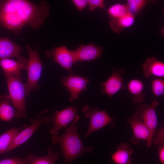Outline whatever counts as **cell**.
Here are the masks:
<instances>
[{"mask_svg": "<svg viewBox=\"0 0 164 164\" xmlns=\"http://www.w3.org/2000/svg\"><path fill=\"white\" fill-rule=\"evenodd\" d=\"M50 10L46 1L35 4L28 0H1L0 24L18 34L26 24L35 29L41 27Z\"/></svg>", "mask_w": 164, "mask_h": 164, "instance_id": "cell-1", "label": "cell"}, {"mask_svg": "<svg viewBox=\"0 0 164 164\" xmlns=\"http://www.w3.org/2000/svg\"><path fill=\"white\" fill-rule=\"evenodd\" d=\"M77 130V126L73 122L61 136L52 135V141L54 144H59L65 164L72 162L83 153H90L93 150L92 146L87 147L84 146L78 134Z\"/></svg>", "mask_w": 164, "mask_h": 164, "instance_id": "cell-2", "label": "cell"}, {"mask_svg": "<svg viewBox=\"0 0 164 164\" xmlns=\"http://www.w3.org/2000/svg\"><path fill=\"white\" fill-rule=\"evenodd\" d=\"M8 95L15 111V118H25L26 112V91L22 82L21 74L6 77Z\"/></svg>", "mask_w": 164, "mask_h": 164, "instance_id": "cell-3", "label": "cell"}, {"mask_svg": "<svg viewBox=\"0 0 164 164\" xmlns=\"http://www.w3.org/2000/svg\"><path fill=\"white\" fill-rule=\"evenodd\" d=\"M29 54L27 66V80L24 84L26 96L33 90L37 91L38 83L42 74L43 65L40 58L37 50L32 49L26 45Z\"/></svg>", "mask_w": 164, "mask_h": 164, "instance_id": "cell-4", "label": "cell"}, {"mask_svg": "<svg viewBox=\"0 0 164 164\" xmlns=\"http://www.w3.org/2000/svg\"><path fill=\"white\" fill-rule=\"evenodd\" d=\"M48 112L46 109L43 110L34 118L29 120L31 124L21 130L15 137L9 147L7 152L12 150L26 142L35 132L43 124H48L51 121V115L44 116Z\"/></svg>", "mask_w": 164, "mask_h": 164, "instance_id": "cell-5", "label": "cell"}, {"mask_svg": "<svg viewBox=\"0 0 164 164\" xmlns=\"http://www.w3.org/2000/svg\"><path fill=\"white\" fill-rule=\"evenodd\" d=\"M82 111L86 118L90 122L85 136L87 137L93 132L110 124L117 119L111 118L105 110L100 111L96 107L91 108L87 105L83 106Z\"/></svg>", "mask_w": 164, "mask_h": 164, "instance_id": "cell-6", "label": "cell"}, {"mask_svg": "<svg viewBox=\"0 0 164 164\" xmlns=\"http://www.w3.org/2000/svg\"><path fill=\"white\" fill-rule=\"evenodd\" d=\"M78 108L75 106L69 107L63 110L56 111L51 115L52 128L50 131L52 135L58 134L59 130L62 127H67L71 121L78 122L80 117L77 114Z\"/></svg>", "mask_w": 164, "mask_h": 164, "instance_id": "cell-7", "label": "cell"}, {"mask_svg": "<svg viewBox=\"0 0 164 164\" xmlns=\"http://www.w3.org/2000/svg\"><path fill=\"white\" fill-rule=\"evenodd\" d=\"M127 122L132 128L133 135L131 139V142L135 145L138 144L141 140L147 142L146 146H150L153 137L150 131L145 124L140 119L135 112L131 117L126 119Z\"/></svg>", "mask_w": 164, "mask_h": 164, "instance_id": "cell-8", "label": "cell"}, {"mask_svg": "<svg viewBox=\"0 0 164 164\" xmlns=\"http://www.w3.org/2000/svg\"><path fill=\"white\" fill-rule=\"evenodd\" d=\"M60 82L70 93V102H73L80 98V94L87 89L89 79L73 73L63 76Z\"/></svg>", "mask_w": 164, "mask_h": 164, "instance_id": "cell-9", "label": "cell"}, {"mask_svg": "<svg viewBox=\"0 0 164 164\" xmlns=\"http://www.w3.org/2000/svg\"><path fill=\"white\" fill-rule=\"evenodd\" d=\"M156 98L154 99L150 105L147 103L142 104L135 108L140 119L149 128L154 136L158 123L156 109L159 102Z\"/></svg>", "mask_w": 164, "mask_h": 164, "instance_id": "cell-10", "label": "cell"}, {"mask_svg": "<svg viewBox=\"0 0 164 164\" xmlns=\"http://www.w3.org/2000/svg\"><path fill=\"white\" fill-rule=\"evenodd\" d=\"M45 54L47 57L52 58L56 63L70 74L73 73L72 66L77 63L73 50H70L65 46H60L47 50Z\"/></svg>", "mask_w": 164, "mask_h": 164, "instance_id": "cell-11", "label": "cell"}, {"mask_svg": "<svg viewBox=\"0 0 164 164\" xmlns=\"http://www.w3.org/2000/svg\"><path fill=\"white\" fill-rule=\"evenodd\" d=\"M112 73L108 80L100 85L101 92L109 97H111L120 90H124L125 86L122 75L125 72L122 68H113Z\"/></svg>", "mask_w": 164, "mask_h": 164, "instance_id": "cell-12", "label": "cell"}, {"mask_svg": "<svg viewBox=\"0 0 164 164\" xmlns=\"http://www.w3.org/2000/svg\"><path fill=\"white\" fill-rule=\"evenodd\" d=\"M103 48L98 46L94 43L79 45L73 50L76 63L78 61L95 60L100 58L102 55Z\"/></svg>", "mask_w": 164, "mask_h": 164, "instance_id": "cell-13", "label": "cell"}, {"mask_svg": "<svg viewBox=\"0 0 164 164\" xmlns=\"http://www.w3.org/2000/svg\"><path fill=\"white\" fill-rule=\"evenodd\" d=\"M17 60L10 58L0 60V66L6 77L21 74L22 70H26L28 60L20 56Z\"/></svg>", "mask_w": 164, "mask_h": 164, "instance_id": "cell-14", "label": "cell"}, {"mask_svg": "<svg viewBox=\"0 0 164 164\" xmlns=\"http://www.w3.org/2000/svg\"><path fill=\"white\" fill-rule=\"evenodd\" d=\"M143 75L146 78L152 76L164 77V63L154 57L148 58L142 65Z\"/></svg>", "mask_w": 164, "mask_h": 164, "instance_id": "cell-15", "label": "cell"}, {"mask_svg": "<svg viewBox=\"0 0 164 164\" xmlns=\"http://www.w3.org/2000/svg\"><path fill=\"white\" fill-rule=\"evenodd\" d=\"M133 152L129 144L121 143L117 146L116 151L111 155V160L115 164H131L132 155Z\"/></svg>", "mask_w": 164, "mask_h": 164, "instance_id": "cell-16", "label": "cell"}, {"mask_svg": "<svg viewBox=\"0 0 164 164\" xmlns=\"http://www.w3.org/2000/svg\"><path fill=\"white\" fill-rule=\"evenodd\" d=\"M22 48L8 38H0V60L20 56Z\"/></svg>", "mask_w": 164, "mask_h": 164, "instance_id": "cell-17", "label": "cell"}, {"mask_svg": "<svg viewBox=\"0 0 164 164\" xmlns=\"http://www.w3.org/2000/svg\"><path fill=\"white\" fill-rule=\"evenodd\" d=\"M8 94L0 95V119L10 121L15 117V111Z\"/></svg>", "mask_w": 164, "mask_h": 164, "instance_id": "cell-18", "label": "cell"}, {"mask_svg": "<svg viewBox=\"0 0 164 164\" xmlns=\"http://www.w3.org/2000/svg\"><path fill=\"white\" fill-rule=\"evenodd\" d=\"M135 15L128 12L120 18L111 19L109 25L114 33H119L125 28L132 26L135 22Z\"/></svg>", "mask_w": 164, "mask_h": 164, "instance_id": "cell-19", "label": "cell"}, {"mask_svg": "<svg viewBox=\"0 0 164 164\" xmlns=\"http://www.w3.org/2000/svg\"><path fill=\"white\" fill-rule=\"evenodd\" d=\"M127 89L132 95V100L135 104L142 102L145 99V94L144 92V84L138 79L130 80L127 84Z\"/></svg>", "mask_w": 164, "mask_h": 164, "instance_id": "cell-20", "label": "cell"}, {"mask_svg": "<svg viewBox=\"0 0 164 164\" xmlns=\"http://www.w3.org/2000/svg\"><path fill=\"white\" fill-rule=\"evenodd\" d=\"M46 155L42 156L28 153L27 157L29 164H55V162L60 157V152H54L50 148L48 149Z\"/></svg>", "mask_w": 164, "mask_h": 164, "instance_id": "cell-21", "label": "cell"}, {"mask_svg": "<svg viewBox=\"0 0 164 164\" xmlns=\"http://www.w3.org/2000/svg\"><path fill=\"white\" fill-rule=\"evenodd\" d=\"M13 127L0 135V153L3 154L7 150L15 136L22 128Z\"/></svg>", "mask_w": 164, "mask_h": 164, "instance_id": "cell-22", "label": "cell"}, {"mask_svg": "<svg viewBox=\"0 0 164 164\" xmlns=\"http://www.w3.org/2000/svg\"><path fill=\"white\" fill-rule=\"evenodd\" d=\"M107 11L111 19L120 18L128 12L126 5L120 3L115 4L111 6Z\"/></svg>", "mask_w": 164, "mask_h": 164, "instance_id": "cell-23", "label": "cell"}, {"mask_svg": "<svg viewBox=\"0 0 164 164\" xmlns=\"http://www.w3.org/2000/svg\"><path fill=\"white\" fill-rule=\"evenodd\" d=\"M145 0H128L126 5L128 12L135 15L138 14L148 3Z\"/></svg>", "mask_w": 164, "mask_h": 164, "instance_id": "cell-24", "label": "cell"}, {"mask_svg": "<svg viewBox=\"0 0 164 164\" xmlns=\"http://www.w3.org/2000/svg\"><path fill=\"white\" fill-rule=\"evenodd\" d=\"M152 92L155 97L162 96L164 94V80L162 78H157L153 80L151 82Z\"/></svg>", "mask_w": 164, "mask_h": 164, "instance_id": "cell-25", "label": "cell"}, {"mask_svg": "<svg viewBox=\"0 0 164 164\" xmlns=\"http://www.w3.org/2000/svg\"><path fill=\"white\" fill-rule=\"evenodd\" d=\"M0 164H29L27 157H13L0 161Z\"/></svg>", "mask_w": 164, "mask_h": 164, "instance_id": "cell-26", "label": "cell"}, {"mask_svg": "<svg viewBox=\"0 0 164 164\" xmlns=\"http://www.w3.org/2000/svg\"><path fill=\"white\" fill-rule=\"evenodd\" d=\"M152 143L157 146L164 145V127L157 131L155 135L152 138Z\"/></svg>", "mask_w": 164, "mask_h": 164, "instance_id": "cell-27", "label": "cell"}, {"mask_svg": "<svg viewBox=\"0 0 164 164\" xmlns=\"http://www.w3.org/2000/svg\"><path fill=\"white\" fill-rule=\"evenodd\" d=\"M87 6L90 11H93L97 8H105L104 2L103 0H88Z\"/></svg>", "mask_w": 164, "mask_h": 164, "instance_id": "cell-28", "label": "cell"}, {"mask_svg": "<svg viewBox=\"0 0 164 164\" xmlns=\"http://www.w3.org/2000/svg\"><path fill=\"white\" fill-rule=\"evenodd\" d=\"M72 2L75 8L80 11L83 10L87 5L88 0H73Z\"/></svg>", "mask_w": 164, "mask_h": 164, "instance_id": "cell-29", "label": "cell"}, {"mask_svg": "<svg viewBox=\"0 0 164 164\" xmlns=\"http://www.w3.org/2000/svg\"><path fill=\"white\" fill-rule=\"evenodd\" d=\"M158 157L161 164H164V145L157 146Z\"/></svg>", "mask_w": 164, "mask_h": 164, "instance_id": "cell-30", "label": "cell"}]
</instances>
